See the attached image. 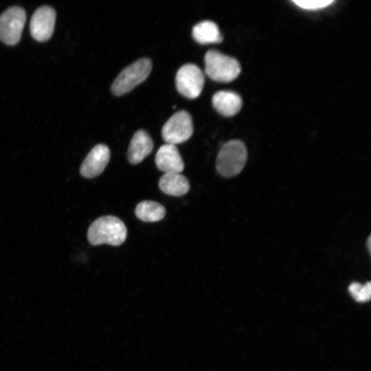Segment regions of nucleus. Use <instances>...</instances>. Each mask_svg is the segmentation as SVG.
<instances>
[{
  "label": "nucleus",
  "instance_id": "1",
  "mask_svg": "<svg viewBox=\"0 0 371 371\" xmlns=\"http://www.w3.org/2000/svg\"><path fill=\"white\" fill-rule=\"evenodd\" d=\"M127 229L124 223L114 216H103L95 220L89 226L87 238L93 245L108 244L122 245L126 240Z\"/></svg>",
  "mask_w": 371,
  "mask_h": 371
},
{
  "label": "nucleus",
  "instance_id": "2",
  "mask_svg": "<svg viewBox=\"0 0 371 371\" xmlns=\"http://www.w3.org/2000/svg\"><path fill=\"white\" fill-rule=\"evenodd\" d=\"M247 150L243 142L233 139L226 142L220 149L216 162L217 172L226 178L238 175L245 167Z\"/></svg>",
  "mask_w": 371,
  "mask_h": 371
},
{
  "label": "nucleus",
  "instance_id": "3",
  "mask_svg": "<svg viewBox=\"0 0 371 371\" xmlns=\"http://www.w3.org/2000/svg\"><path fill=\"white\" fill-rule=\"evenodd\" d=\"M204 61L206 74L216 82H232L240 72V66L236 59L216 50L207 51Z\"/></svg>",
  "mask_w": 371,
  "mask_h": 371
},
{
  "label": "nucleus",
  "instance_id": "4",
  "mask_svg": "<svg viewBox=\"0 0 371 371\" xmlns=\"http://www.w3.org/2000/svg\"><path fill=\"white\" fill-rule=\"evenodd\" d=\"M152 69L150 59L142 58L123 69L111 86V91L115 95L127 93L137 85L145 80Z\"/></svg>",
  "mask_w": 371,
  "mask_h": 371
},
{
  "label": "nucleus",
  "instance_id": "5",
  "mask_svg": "<svg viewBox=\"0 0 371 371\" xmlns=\"http://www.w3.org/2000/svg\"><path fill=\"white\" fill-rule=\"evenodd\" d=\"M193 123L188 112L181 110L173 114L165 123L161 135L166 144H178L187 141L192 135Z\"/></svg>",
  "mask_w": 371,
  "mask_h": 371
},
{
  "label": "nucleus",
  "instance_id": "6",
  "mask_svg": "<svg viewBox=\"0 0 371 371\" xmlns=\"http://www.w3.org/2000/svg\"><path fill=\"white\" fill-rule=\"evenodd\" d=\"M26 19L25 10L12 6L0 15V39L7 45H16L20 40Z\"/></svg>",
  "mask_w": 371,
  "mask_h": 371
},
{
  "label": "nucleus",
  "instance_id": "7",
  "mask_svg": "<svg viewBox=\"0 0 371 371\" xmlns=\"http://www.w3.org/2000/svg\"><path fill=\"white\" fill-rule=\"evenodd\" d=\"M204 80L202 71L192 63L181 66L175 77L177 91L190 99H194L199 96L204 85Z\"/></svg>",
  "mask_w": 371,
  "mask_h": 371
},
{
  "label": "nucleus",
  "instance_id": "8",
  "mask_svg": "<svg viewBox=\"0 0 371 371\" xmlns=\"http://www.w3.org/2000/svg\"><path fill=\"white\" fill-rule=\"evenodd\" d=\"M56 21L55 10L47 5L38 8L33 14L30 30L32 37L38 41H47L52 35Z\"/></svg>",
  "mask_w": 371,
  "mask_h": 371
},
{
  "label": "nucleus",
  "instance_id": "9",
  "mask_svg": "<svg viewBox=\"0 0 371 371\" xmlns=\"http://www.w3.org/2000/svg\"><path fill=\"white\" fill-rule=\"evenodd\" d=\"M110 150L104 144H98L89 153L80 166L81 175L88 179L100 175L110 159Z\"/></svg>",
  "mask_w": 371,
  "mask_h": 371
},
{
  "label": "nucleus",
  "instance_id": "10",
  "mask_svg": "<svg viewBox=\"0 0 371 371\" xmlns=\"http://www.w3.org/2000/svg\"><path fill=\"white\" fill-rule=\"evenodd\" d=\"M155 164L164 173H180L184 169V163L175 145H162L155 155Z\"/></svg>",
  "mask_w": 371,
  "mask_h": 371
},
{
  "label": "nucleus",
  "instance_id": "11",
  "mask_svg": "<svg viewBox=\"0 0 371 371\" xmlns=\"http://www.w3.org/2000/svg\"><path fill=\"white\" fill-rule=\"evenodd\" d=\"M153 148L151 137L144 130H138L133 135L128 149V159L132 164L140 163Z\"/></svg>",
  "mask_w": 371,
  "mask_h": 371
},
{
  "label": "nucleus",
  "instance_id": "12",
  "mask_svg": "<svg viewBox=\"0 0 371 371\" xmlns=\"http://www.w3.org/2000/svg\"><path fill=\"white\" fill-rule=\"evenodd\" d=\"M214 108L225 117H232L237 114L243 105L240 96L230 91H219L212 97Z\"/></svg>",
  "mask_w": 371,
  "mask_h": 371
},
{
  "label": "nucleus",
  "instance_id": "13",
  "mask_svg": "<svg viewBox=\"0 0 371 371\" xmlns=\"http://www.w3.org/2000/svg\"><path fill=\"white\" fill-rule=\"evenodd\" d=\"M159 187L166 194L180 196L188 192L190 183L188 179L180 173H164L159 179Z\"/></svg>",
  "mask_w": 371,
  "mask_h": 371
},
{
  "label": "nucleus",
  "instance_id": "14",
  "mask_svg": "<svg viewBox=\"0 0 371 371\" xmlns=\"http://www.w3.org/2000/svg\"><path fill=\"white\" fill-rule=\"evenodd\" d=\"M192 35L194 41L203 45L219 43L223 41L218 25L211 21H203L195 25Z\"/></svg>",
  "mask_w": 371,
  "mask_h": 371
},
{
  "label": "nucleus",
  "instance_id": "15",
  "mask_svg": "<svg viewBox=\"0 0 371 371\" xmlns=\"http://www.w3.org/2000/svg\"><path fill=\"white\" fill-rule=\"evenodd\" d=\"M135 214L138 218L143 221L157 222L164 217L166 209L157 202L144 201L137 205Z\"/></svg>",
  "mask_w": 371,
  "mask_h": 371
},
{
  "label": "nucleus",
  "instance_id": "16",
  "mask_svg": "<svg viewBox=\"0 0 371 371\" xmlns=\"http://www.w3.org/2000/svg\"><path fill=\"white\" fill-rule=\"evenodd\" d=\"M298 7L305 10H318L324 8L333 3L332 0H293Z\"/></svg>",
  "mask_w": 371,
  "mask_h": 371
},
{
  "label": "nucleus",
  "instance_id": "17",
  "mask_svg": "<svg viewBox=\"0 0 371 371\" xmlns=\"http://www.w3.org/2000/svg\"><path fill=\"white\" fill-rule=\"evenodd\" d=\"M370 282H368L365 285L361 286V288L355 300L358 302H366L369 300L370 297Z\"/></svg>",
  "mask_w": 371,
  "mask_h": 371
},
{
  "label": "nucleus",
  "instance_id": "18",
  "mask_svg": "<svg viewBox=\"0 0 371 371\" xmlns=\"http://www.w3.org/2000/svg\"><path fill=\"white\" fill-rule=\"evenodd\" d=\"M361 284L357 282L352 283L349 286V291L352 297L355 299L361 288Z\"/></svg>",
  "mask_w": 371,
  "mask_h": 371
},
{
  "label": "nucleus",
  "instance_id": "19",
  "mask_svg": "<svg viewBox=\"0 0 371 371\" xmlns=\"http://www.w3.org/2000/svg\"><path fill=\"white\" fill-rule=\"evenodd\" d=\"M370 236L368 238L367 245H368V249L369 250V252H370Z\"/></svg>",
  "mask_w": 371,
  "mask_h": 371
}]
</instances>
